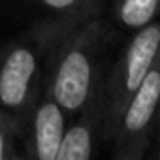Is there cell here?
Segmentation results:
<instances>
[{"instance_id":"6da1fadb","label":"cell","mask_w":160,"mask_h":160,"mask_svg":"<svg viewBox=\"0 0 160 160\" xmlns=\"http://www.w3.org/2000/svg\"><path fill=\"white\" fill-rule=\"evenodd\" d=\"M111 27L102 17L85 21L55 34L45 66V85L49 92L72 117L96 89L108 68V47Z\"/></svg>"},{"instance_id":"7a4b0ae2","label":"cell","mask_w":160,"mask_h":160,"mask_svg":"<svg viewBox=\"0 0 160 160\" xmlns=\"http://www.w3.org/2000/svg\"><path fill=\"white\" fill-rule=\"evenodd\" d=\"M57 32L40 19L17 38L0 42V108L19 113L43 92L49 45Z\"/></svg>"},{"instance_id":"3957f363","label":"cell","mask_w":160,"mask_h":160,"mask_svg":"<svg viewBox=\"0 0 160 160\" xmlns=\"http://www.w3.org/2000/svg\"><path fill=\"white\" fill-rule=\"evenodd\" d=\"M158 45H160V27L154 19L143 28L132 32V38L124 45L121 55L111 64H108L102 77V94L106 108L104 145H108L113 122L121 108L141 85L152 64L158 62Z\"/></svg>"},{"instance_id":"277c9868","label":"cell","mask_w":160,"mask_h":160,"mask_svg":"<svg viewBox=\"0 0 160 160\" xmlns=\"http://www.w3.org/2000/svg\"><path fill=\"white\" fill-rule=\"evenodd\" d=\"M160 102V66L147 72L141 85L121 108L108 145L115 160H143L156 136V109Z\"/></svg>"},{"instance_id":"5b68a950","label":"cell","mask_w":160,"mask_h":160,"mask_svg":"<svg viewBox=\"0 0 160 160\" xmlns=\"http://www.w3.org/2000/svg\"><path fill=\"white\" fill-rule=\"evenodd\" d=\"M70 115L49 94L42 92L19 111V139L27 158L55 160Z\"/></svg>"},{"instance_id":"8992f818","label":"cell","mask_w":160,"mask_h":160,"mask_svg":"<svg viewBox=\"0 0 160 160\" xmlns=\"http://www.w3.org/2000/svg\"><path fill=\"white\" fill-rule=\"evenodd\" d=\"M104 121L106 108L100 79L87 102L70 117L55 160H91L96 156L98 147L104 145Z\"/></svg>"},{"instance_id":"52a82bcc","label":"cell","mask_w":160,"mask_h":160,"mask_svg":"<svg viewBox=\"0 0 160 160\" xmlns=\"http://www.w3.org/2000/svg\"><path fill=\"white\" fill-rule=\"evenodd\" d=\"M43 12V21L57 28H70L85 21L102 17L108 0H34Z\"/></svg>"},{"instance_id":"ba28073f","label":"cell","mask_w":160,"mask_h":160,"mask_svg":"<svg viewBox=\"0 0 160 160\" xmlns=\"http://www.w3.org/2000/svg\"><path fill=\"white\" fill-rule=\"evenodd\" d=\"M108 2L115 27L124 32H136L154 21L160 0H108Z\"/></svg>"},{"instance_id":"9c48e42d","label":"cell","mask_w":160,"mask_h":160,"mask_svg":"<svg viewBox=\"0 0 160 160\" xmlns=\"http://www.w3.org/2000/svg\"><path fill=\"white\" fill-rule=\"evenodd\" d=\"M25 158L19 139V113L0 108V160Z\"/></svg>"}]
</instances>
